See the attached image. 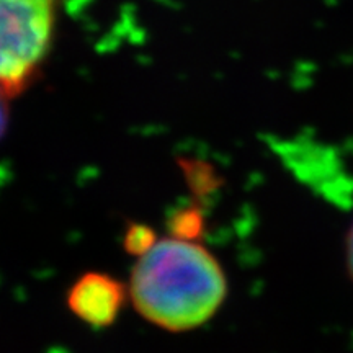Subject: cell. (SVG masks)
<instances>
[{
    "label": "cell",
    "instance_id": "6da1fadb",
    "mask_svg": "<svg viewBox=\"0 0 353 353\" xmlns=\"http://www.w3.org/2000/svg\"><path fill=\"white\" fill-rule=\"evenodd\" d=\"M126 286L136 312L174 334L208 324L229 291L226 272L211 250L170 234L136 259Z\"/></svg>",
    "mask_w": 353,
    "mask_h": 353
},
{
    "label": "cell",
    "instance_id": "7a4b0ae2",
    "mask_svg": "<svg viewBox=\"0 0 353 353\" xmlns=\"http://www.w3.org/2000/svg\"><path fill=\"white\" fill-rule=\"evenodd\" d=\"M56 0H0V85L15 100L37 82L54 39Z\"/></svg>",
    "mask_w": 353,
    "mask_h": 353
},
{
    "label": "cell",
    "instance_id": "3957f363",
    "mask_svg": "<svg viewBox=\"0 0 353 353\" xmlns=\"http://www.w3.org/2000/svg\"><path fill=\"white\" fill-rule=\"evenodd\" d=\"M128 294L117 278L103 272H87L70 285L68 291L69 311L90 327H110L120 316Z\"/></svg>",
    "mask_w": 353,
    "mask_h": 353
},
{
    "label": "cell",
    "instance_id": "277c9868",
    "mask_svg": "<svg viewBox=\"0 0 353 353\" xmlns=\"http://www.w3.org/2000/svg\"><path fill=\"white\" fill-rule=\"evenodd\" d=\"M205 219L201 211L196 206H187V208L176 210L172 213L169 219V234L180 237V239L198 241L200 239Z\"/></svg>",
    "mask_w": 353,
    "mask_h": 353
},
{
    "label": "cell",
    "instance_id": "5b68a950",
    "mask_svg": "<svg viewBox=\"0 0 353 353\" xmlns=\"http://www.w3.org/2000/svg\"><path fill=\"white\" fill-rule=\"evenodd\" d=\"M159 241L156 231L151 226L143 223L128 224L125 234H123V249L126 254L134 255L136 259L151 250L154 244Z\"/></svg>",
    "mask_w": 353,
    "mask_h": 353
},
{
    "label": "cell",
    "instance_id": "8992f818",
    "mask_svg": "<svg viewBox=\"0 0 353 353\" xmlns=\"http://www.w3.org/2000/svg\"><path fill=\"white\" fill-rule=\"evenodd\" d=\"M343 260H345V270L348 278L353 283V219L348 224L345 239H343Z\"/></svg>",
    "mask_w": 353,
    "mask_h": 353
}]
</instances>
